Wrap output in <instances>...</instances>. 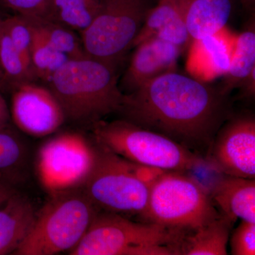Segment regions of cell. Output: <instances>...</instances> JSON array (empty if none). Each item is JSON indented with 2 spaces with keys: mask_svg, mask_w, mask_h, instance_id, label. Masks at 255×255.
Returning a JSON list of instances; mask_svg holds the SVG:
<instances>
[{
  "mask_svg": "<svg viewBox=\"0 0 255 255\" xmlns=\"http://www.w3.org/2000/svg\"><path fill=\"white\" fill-rule=\"evenodd\" d=\"M36 216L29 199L16 192L0 206V255L14 254L27 237Z\"/></svg>",
  "mask_w": 255,
  "mask_h": 255,
  "instance_id": "2e32d148",
  "label": "cell"
},
{
  "mask_svg": "<svg viewBox=\"0 0 255 255\" xmlns=\"http://www.w3.org/2000/svg\"><path fill=\"white\" fill-rule=\"evenodd\" d=\"M102 0H48L39 17L81 33L98 14Z\"/></svg>",
  "mask_w": 255,
  "mask_h": 255,
  "instance_id": "d6986e66",
  "label": "cell"
},
{
  "mask_svg": "<svg viewBox=\"0 0 255 255\" xmlns=\"http://www.w3.org/2000/svg\"><path fill=\"white\" fill-rule=\"evenodd\" d=\"M134 48L135 51L122 80L123 87L130 93L157 77L177 71L182 50L175 45L152 36Z\"/></svg>",
  "mask_w": 255,
  "mask_h": 255,
  "instance_id": "7c38bea8",
  "label": "cell"
},
{
  "mask_svg": "<svg viewBox=\"0 0 255 255\" xmlns=\"http://www.w3.org/2000/svg\"><path fill=\"white\" fill-rule=\"evenodd\" d=\"M236 37L224 28L216 34L191 41L187 59L191 77L205 82L224 76L229 68Z\"/></svg>",
  "mask_w": 255,
  "mask_h": 255,
  "instance_id": "4fadbf2b",
  "label": "cell"
},
{
  "mask_svg": "<svg viewBox=\"0 0 255 255\" xmlns=\"http://www.w3.org/2000/svg\"><path fill=\"white\" fill-rule=\"evenodd\" d=\"M2 25L26 65L33 72L31 60L32 32L27 20L18 14L2 19Z\"/></svg>",
  "mask_w": 255,
  "mask_h": 255,
  "instance_id": "cb8c5ba5",
  "label": "cell"
},
{
  "mask_svg": "<svg viewBox=\"0 0 255 255\" xmlns=\"http://www.w3.org/2000/svg\"><path fill=\"white\" fill-rule=\"evenodd\" d=\"M185 231L98 212L71 255H175Z\"/></svg>",
  "mask_w": 255,
  "mask_h": 255,
  "instance_id": "277c9868",
  "label": "cell"
},
{
  "mask_svg": "<svg viewBox=\"0 0 255 255\" xmlns=\"http://www.w3.org/2000/svg\"><path fill=\"white\" fill-rule=\"evenodd\" d=\"M29 25L32 32V68L36 78L48 83L53 75L70 58L48 44L41 35L30 23Z\"/></svg>",
  "mask_w": 255,
  "mask_h": 255,
  "instance_id": "603a6c76",
  "label": "cell"
},
{
  "mask_svg": "<svg viewBox=\"0 0 255 255\" xmlns=\"http://www.w3.org/2000/svg\"><path fill=\"white\" fill-rule=\"evenodd\" d=\"M233 223L221 214L208 224L184 232L174 248L175 255H227L230 231Z\"/></svg>",
  "mask_w": 255,
  "mask_h": 255,
  "instance_id": "ac0fdd59",
  "label": "cell"
},
{
  "mask_svg": "<svg viewBox=\"0 0 255 255\" xmlns=\"http://www.w3.org/2000/svg\"><path fill=\"white\" fill-rule=\"evenodd\" d=\"M151 0H102L98 14L80 33L88 56L115 65L131 48Z\"/></svg>",
  "mask_w": 255,
  "mask_h": 255,
  "instance_id": "52a82bcc",
  "label": "cell"
},
{
  "mask_svg": "<svg viewBox=\"0 0 255 255\" xmlns=\"http://www.w3.org/2000/svg\"><path fill=\"white\" fill-rule=\"evenodd\" d=\"M14 192L16 191L13 190L12 188L10 187L7 184L0 182V206L2 205Z\"/></svg>",
  "mask_w": 255,
  "mask_h": 255,
  "instance_id": "f546056e",
  "label": "cell"
},
{
  "mask_svg": "<svg viewBox=\"0 0 255 255\" xmlns=\"http://www.w3.org/2000/svg\"><path fill=\"white\" fill-rule=\"evenodd\" d=\"M206 161L223 175L255 179V120L240 116L219 128L207 151Z\"/></svg>",
  "mask_w": 255,
  "mask_h": 255,
  "instance_id": "30bf717a",
  "label": "cell"
},
{
  "mask_svg": "<svg viewBox=\"0 0 255 255\" xmlns=\"http://www.w3.org/2000/svg\"><path fill=\"white\" fill-rule=\"evenodd\" d=\"M97 145L133 163L167 171H185L206 165V159L163 134L127 120L92 125Z\"/></svg>",
  "mask_w": 255,
  "mask_h": 255,
  "instance_id": "3957f363",
  "label": "cell"
},
{
  "mask_svg": "<svg viewBox=\"0 0 255 255\" xmlns=\"http://www.w3.org/2000/svg\"><path fill=\"white\" fill-rule=\"evenodd\" d=\"M23 155L22 146L6 129L0 130V171L15 167Z\"/></svg>",
  "mask_w": 255,
  "mask_h": 255,
  "instance_id": "484cf974",
  "label": "cell"
},
{
  "mask_svg": "<svg viewBox=\"0 0 255 255\" xmlns=\"http://www.w3.org/2000/svg\"><path fill=\"white\" fill-rule=\"evenodd\" d=\"M179 171H165L152 183L143 222L189 231L208 224L221 214L209 191L197 179Z\"/></svg>",
  "mask_w": 255,
  "mask_h": 255,
  "instance_id": "8992f818",
  "label": "cell"
},
{
  "mask_svg": "<svg viewBox=\"0 0 255 255\" xmlns=\"http://www.w3.org/2000/svg\"><path fill=\"white\" fill-rule=\"evenodd\" d=\"M97 155L98 148L76 132L50 139L37 157L41 185L50 194L82 188L95 168Z\"/></svg>",
  "mask_w": 255,
  "mask_h": 255,
  "instance_id": "9c48e42d",
  "label": "cell"
},
{
  "mask_svg": "<svg viewBox=\"0 0 255 255\" xmlns=\"http://www.w3.org/2000/svg\"><path fill=\"white\" fill-rule=\"evenodd\" d=\"M98 212L83 189L51 194L37 213L27 237L13 255H53L72 251Z\"/></svg>",
  "mask_w": 255,
  "mask_h": 255,
  "instance_id": "5b68a950",
  "label": "cell"
},
{
  "mask_svg": "<svg viewBox=\"0 0 255 255\" xmlns=\"http://www.w3.org/2000/svg\"><path fill=\"white\" fill-rule=\"evenodd\" d=\"M155 36L184 50L191 38L186 26L180 0H157L151 6L131 48L144 40Z\"/></svg>",
  "mask_w": 255,
  "mask_h": 255,
  "instance_id": "5bb4252c",
  "label": "cell"
},
{
  "mask_svg": "<svg viewBox=\"0 0 255 255\" xmlns=\"http://www.w3.org/2000/svg\"><path fill=\"white\" fill-rule=\"evenodd\" d=\"M209 194L221 214L233 223L241 219L255 223V179L223 175Z\"/></svg>",
  "mask_w": 255,
  "mask_h": 255,
  "instance_id": "9a60e30c",
  "label": "cell"
},
{
  "mask_svg": "<svg viewBox=\"0 0 255 255\" xmlns=\"http://www.w3.org/2000/svg\"><path fill=\"white\" fill-rule=\"evenodd\" d=\"M23 16L48 44L70 59L87 56L81 38L77 36L74 30L39 16Z\"/></svg>",
  "mask_w": 255,
  "mask_h": 255,
  "instance_id": "44dd1931",
  "label": "cell"
},
{
  "mask_svg": "<svg viewBox=\"0 0 255 255\" xmlns=\"http://www.w3.org/2000/svg\"><path fill=\"white\" fill-rule=\"evenodd\" d=\"M0 68L6 87L14 89L18 85L33 82L36 77L28 68L2 25L0 26Z\"/></svg>",
  "mask_w": 255,
  "mask_h": 255,
  "instance_id": "7402d4cb",
  "label": "cell"
},
{
  "mask_svg": "<svg viewBox=\"0 0 255 255\" xmlns=\"http://www.w3.org/2000/svg\"><path fill=\"white\" fill-rule=\"evenodd\" d=\"M226 97L219 89L174 71L126 95L121 112L189 150H208L227 117Z\"/></svg>",
  "mask_w": 255,
  "mask_h": 255,
  "instance_id": "6da1fadb",
  "label": "cell"
},
{
  "mask_svg": "<svg viewBox=\"0 0 255 255\" xmlns=\"http://www.w3.org/2000/svg\"><path fill=\"white\" fill-rule=\"evenodd\" d=\"M191 41L216 34L226 28L233 0H180Z\"/></svg>",
  "mask_w": 255,
  "mask_h": 255,
  "instance_id": "e0dca14e",
  "label": "cell"
},
{
  "mask_svg": "<svg viewBox=\"0 0 255 255\" xmlns=\"http://www.w3.org/2000/svg\"><path fill=\"white\" fill-rule=\"evenodd\" d=\"M48 84L65 120L74 123L93 125L107 115L122 112L125 103L115 65L88 55L68 60Z\"/></svg>",
  "mask_w": 255,
  "mask_h": 255,
  "instance_id": "7a4b0ae2",
  "label": "cell"
},
{
  "mask_svg": "<svg viewBox=\"0 0 255 255\" xmlns=\"http://www.w3.org/2000/svg\"><path fill=\"white\" fill-rule=\"evenodd\" d=\"M245 9L251 10L254 7L255 0H240Z\"/></svg>",
  "mask_w": 255,
  "mask_h": 255,
  "instance_id": "4dcf8cb0",
  "label": "cell"
},
{
  "mask_svg": "<svg viewBox=\"0 0 255 255\" xmlns=\"http://www.w3.org/2000/svg\"><path fill=\"white\" fill-rule=\"evenodd\" d=\"M82 189L99 209L140 217L150 187L134 173L131 162L98 146L95 168Z\"/></svg>",
  "mask_w": 255,
  "mask_h": 255,
  "instance_id": "ba28073f",
  "label": "cell"
},
{
  "mask_svg": "<svg viewBox=\"0 0 255 255\" xmlns=\"http://www.w3.org/2000/svg\"><path fill=\"white\" fill-rule=\"evenodd\" d=\"M13 90L11 116L16 127L25 133L46 136L56 131L65 122L63 109L48 87L31 82Z\"/></svg>",
  "mask_w": 255,
  "mask_h": 255,
  "instance_id": "8fae6325",
  "label": "cell"
},
{
  "mask_svg": "<svg viewBox=\"0 0 255 255\" xmlns=\"http://www.w3.org/2000/svg\"><path fill=\"white\" fill-rule=\"evenodd\" d=\"M240 87H241L243 95L245 97H254L255 94V69L242 82Z\"/></svg>",
  "mask_w": 255,
  "mask_h": 255,
  "instance_id": "83f0119b",
  "label": "cell"
},
{
  "mask_svg": "<svg viewBox=\"0 0 255 255\" xmlns=\"http://www.w3.org/2000/svg\"><path fill=\"white\" fill-rule=\"evenodd\" d=\"M255 69V28L254 19L245 31L236 37L232 58L219 90L227 96Z\"/></svg>",
  "mask_w": 255,
  "mask_h": 255,
  "instance_id": "ffe728a7",
  "label": "cell"
},
{
  "mask_svg": "<svg viewBox=\"0 0 255 255\" xmlns=\"http://www.w3.org/2000/svg\"><path fill=\"white\" fill-rule=\"evenodd\" d=\"M231 254L255 255V223L242 221L231 239Z\"/></svg>",
  "mask_w": 255,
  "mask_h": 255,
  "instance_id": "d4e9b609",
  "label": "cell"
},
{
  "mask_svg": "<svg viewBox=\"0 0 255 255\" xmlns=\"http://www.w3.org/2000/svg\"><path fill=\"white\" fill-rule=\"evenodd\" d=\"M7 7L19 15L27 16H41L48 0H1Z\"/></svg>",
  "mask_w": 255,
  "mask_h": 255,
  "instance_id": "4316f807",
  "label": "cell"
},
{
  "mask_svg": "<svg viewBox=\"0 0 255 255\" xmlns=\"http://www.w3.org/2000/svg\"><path fill=\"white\" fill-rule=\"evenodd\" d=\"M1 20H2V18H0V26H1ZM4 87H6V83H5L4 77L2 71H1V69L0 68V90Z\"/></svg>",
  "mask_w": 255,
  "mask_h": 255,
  "instance_id": "1f68e13d",
  "label": "cell"
},
{
  "mask_svg": "<svg viewBox=\"0 0 255 255\" xmlns=\"http://www.w3.org/2000/svg\"><path fill=\"white\" fill-rule=\"evenodd\" d=\"M10 119L9 112L4 97L0 94V130L7 127Z\"/></svg>",
  "mask_w": 255,
  "mask_h": 255,
  "instance_id": "f1b7e54d",
  "label": "cell"
}]
</instances>
